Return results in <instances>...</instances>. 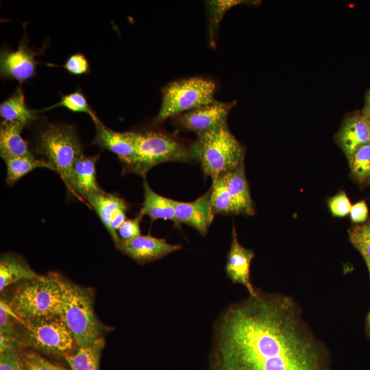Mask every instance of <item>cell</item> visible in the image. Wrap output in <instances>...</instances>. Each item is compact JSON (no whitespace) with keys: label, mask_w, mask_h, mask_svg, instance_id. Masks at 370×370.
<instances>
[{"label":"cell","mask_w":370,"mask_h":370,"mask_svg":"<svg viewBox=\"0 0 370 370\" xmlns=\"http://www.w3.org/2000/svg\"><path fill=\"white\" fill-rule=\"evenodd\" d=\"M214 370H325L322 345L289 297L258 291L214 328Z\"/></svg>","instance_id":"6da1fadb"},{"label":"cell","mask_w":370,"mask_h":370,"mask_svg":"<svg viewBox=\"0 0 370 370\" xmlns=\"http://www.w3.org/2000/svg\"><path fill=\"white\" fill-rule=\"evenodd\" d=\"M197 136L194 144L196 158L212 182L244 164V147L231 133L227 123Z\"/></svg>","instance_id":"7a4b0ae2"},{"label":"cell","mask_w":370,"mask_h":370,"mask_svg":"<svg viewBox=\"0 0 370 370\" xmlns=\"http://www.w3.org/2000/svg\"><path fill=\"white\" fill-rule=\"evenodd\" d=\"M60 317L71 331L76 345H90L101 337L102 325L93 309L90 291L60 278Z\"/></svg>","instance_id":"3957f363"},{"label":"cell","mask_w":370,"mask_h":370,"mask_svg":"<svg viewBox=\"0 0 370 370\" xmlns=\"http://www.w3.org/2000/svg\"><path fill=\"white\" fill-rule=\"evenodd\" d=\"M135 156L129 170L145 176L153 166L167 162H189L196 158L190 147L160 131L134 132Z\"/></svg>","instance_id":"277c9868"},{"label":"cell","mask_w":370,"mask_h":370,"mask_svg":"<svg viewBox=\"0 0 370 370\" xmlns=\"http://www.w3.org/2000/svg\"><path fill=\"white\" fill-rule=\"evenodd\" d=\"M60 277L55 273L25 282L16 291L11 308L19 321L60 316Z\"/></svg>","instance_id":"5b68a950"},{"label":"cell","mask_w":370,"mask_h":370,"mask_svg":"<svg viewBox=\"0 0 370 370\" xmlns=\"http://www.w3.org/2000/svg\"><path fill=\"white\" fill-rule=\"evenodd\" d=\"M38 151L47 157L69 191L82 199L75 191L73 168L76 160L83 153L73 130L69 126L47 125L39 134Z\"/></svg>","instance_id":"8992f818"},{"label":"cell","mask_w":370,"mask_h":370,"mask_svg":"<svg viewBox=\"0 0 370 370\" xmlns=\"http://www.w3.org/2000/svg\"><path fill=\"white\" fill-rule=\"evenodd\" d=\"M216 83L203 77H191L169 83L162 90V103L155 123L214 101Z\"/></svg>","instance_id":"52a82bcc"},{"label":"cell","mask_w":370,"mask_h":370,"mask_svg":"<svg viewBox=\"0 0 370 370\" xmlns=\"http://www.w3.org/2000/svg\"><path fill=\"white\" fill-rule=\"evenodd\" d=\"M20 321L23 328L20 336L22 345L63 356L76 345L71 331L60 316Z\"/></svg>","instance_id":"ba28073f"},{"label":"cell","mask_w":370,"mask_h":370,"mask_svg":"<svg viewBox=\"0 0 370 370\" xmlns=\"http://www.w3.org/2000/svg\"><path fill=\"white\" fill-rule=\"evenodd\" d=\"M236 101H214L175 116V123L197 136L227 123L228 114Z\"/></svg>","instance_id":"9c48e42d"},{"label":"cell","mask_w":370,"mask_h":370,"mask_svg":"<svg viewBox=\"0 0 370 370\" xmlns=\"http://www.w3.org/2000/svg\"><path fill=\"white\" fill-rule=\"evenodd\" d=\"M36 51L21 40L17 49H2L0 54V73L3 79H15L20 83L32 78L36 71L38 62Z\"/></svg>","instance_id":"30bf717a"},{"label":"cell","mask_w":370,"mask_h":370,"mask_svg":"<svg viewBox=\"0 0 370 370\" xmlns=\"http://www.w3.org/2000/svg\"><path fill=\"white\" fill-rule=\"evenodd\" d=\"M117 248L135 261L145 263L178 251L182 246L169 244L163 238L141 235L130 240L121 241Z\"/></svg>","instance_id":"8fae6325"},{"label":"cell","mask_w":370,"mask_h":370,"mask_svg":"<svg viewBox=\"0 0 370 370\" xmlns=\"http://www.w3.org/2000/svg\"><path fill=\"white\" fill-rule=\"evenodd\" d=\"M348 159L359 147L370 143V119L362 112L346 117L335 137Z\"/></svg>","instance_id":"7c38bea8"},{"label":"cell","mask_w":370,"mask_h":370,"mask_svg":"<svg viewBox=\"0 0 370 370\" xmlns=\"http://www.w3.org/2000/svg\"><path fill=\"white\" fill-rule=\"evenodd\" d=\"M210 194L211 189L191 202L174 200L175 217L179 225L187 224L201 235H206L214 217L210 203Z\"/></svg>","instance_id":"4fadbf2b"},{"label":"cell","mask_w":370,"mask_h":370,"mask_svg":"<svg viewBox=\"0 0 370 370\" xmlns=\"http://www.w3.org/2000/svg\"><path fill=\"white\" fill-rule=\"evenodd\" d=\"M254 253L243 247L238 241L235 227L232 229V238L227 255L225 271L233 283L244 286L251 296L258 293L251 282L250 266Z\"/></svg>","instance_id":"5bb4252c"},{"label":"cell","mask_w":370,"mask_h":370,"mask_svg":"<svg viewBox=\"0 0 370 370\" xmlns=\"http://www.w3.org/2000/svg\"><path fill=\"white\" fill-rule=\"evenodd\" d=\"M95 125L96 132L92 144L112 152L129 168L135 156L134 132H115L106 127L100 121Z\"/></svg>","instance_id":"9a60e30c"},{"label":"cell","mask_w":370,"mask_h":370,"mask_svg":"<svg viewBox=\"0 0 370 370\" xmlns=\"http://www.w3.org/2000/svg\"><path fill=\"white\" fill-rule=\"evenodd\" d=\"M99 158V155L87 156L82 153L75 161L73 168L75 188L81 199L103 190L96 176V164Z\"/></svg>","instance_id":"2e32d148"},{"label":"cell","mask_w":370,"mask_h":370,"mask_svg":"<svg viewBox=\"0 0 370 370\" xmlns=\"http://www.w3.org/2000/svg\"><path fill=\"white\" fill-rule=\"evenodd\" d=\"M241 214H253L254 207L245 176L244 164L221 176Z\"/></svg>","instance_id":"e0dca14e"},{"label":"cell","mask_w":370,"mask_h":370,"mask_svg":"<svg viewBox=\"0 0 370 370\" xmlns=\"http://www.w3.org/2000/svg\"><path fill=\"white\" fill-rule=\"evenodd\" d=\"M144 202L139 214L147 215L152 221L157 219L170 220L180 227L176 217L174 200L163 197L154 192L144 180Z\"/></svg>","instance_id":"ac0fdd59"},{"label":"cell","mask_w":370,"mask_h":370,"mask_svg":"<svg viewBox=\"0 0 370 370\" xmlns=\"http://www.w3.org/2000/svg\"><path fill=\"white\" fill-rule=\"evenodd\" d=\"M40 276L19 256L7 254L1 257L0 291L11 284L32 280Z\"/></svg>","instance_id":"d6986e66"},{"label":"cell","mask_w":370,"mask_h":370,"mask_svg":"<svg viewBox=\"0 0 370 370\" xmlns=\"http://www.w3.org/2000/svg\"><path fill=\"white\" fill-rule=\"evenodd\" d=\"M25 127L22 123L2 121L0 127V156L3 160L8 158L32 156L27 145L21 137Z\"/></svg>","instance_id":"ffe728a7"},{"label":"cell","mask_w":370,"mask_h":370,"mask_svg":"<svg viewBox=\"0 0 370 370\" xmlns=\"http://www.w3.org/2000/svg\"><path fill=\"white\" fill-rule=\"evenodd\" d=\"M94 208L108 232L113 216L120 210L127 208L125 201L117 195L102 190L86 198Z\"/></svg>","instance_id":"44dd1931"},{"label":"cell","mask_w":370,"mask_h":370,"mask_svg":"<svg viewBox=\"0 0 370 370\" xmlns=\"http://www.w3.org/2000/svg\"><path fill=\"white\" fill-rule=\"evenodd\" d=\"M105 342L99 338L90 345L79 347L73 354L64 355L71 370H99V360Z\"/></svg>","instance_id":"7402d4cb"},{"label":"cell","mask_w":370,"mask_h":370,"mask_svg":"<svg viewBox=\"0 0 370 370\" xmlns=\"http://www.w3.org/2000/svg\"><path fill=\"white\" fill-rule=\"evenodd\" d=\"M35 111L27 108L21 88L0 105V115L3 121L20 123L26 125L34 118Z\"/></svg>","instance_id":"603a6c76"},{"label":"cell","mask_w":370,"mask_h":370,"mask_svg":"<svg viewBox=\"0 0 370 370\" xmlns=\"http://www.w3.org/2000/svg\"><path fill=\"white\" fill-rule=\"evenodd\" d=\"M6 164V182L12 185L24 175L38 168L53 171L51 165L45 160L36 159L34 156L12 157L3 159Z\"/></svg>","instance_id":"cb8c5ba5"},{"label":"cell","mask_w":370,"mask_h":370,"mask_svg":"<svg viewBox=\"0 0 370 370\" xmlns=\"http://www.w3.org/2000/svg\"><path fill=\"white\" fill-rule=\"evenodd\" d=\"M210 189V203L214 213L241 214L221 177L212 183Z\"/></svg>","instance_id":"d4e9b609"},{"label":"cell","mask_w":370,"mask_h":370,"mask_svg":"<svg viewBox=\"0 0 370 370\" xmlns=\"http://www.w3.org/2000/svg\"><path fill=\"white\" fill-rule=\"evenodd\" d=\"M249 2L247 1L225 0V1H208V30L210 42L212 46L215 45V40L221 21L225 13L232 7Z\"/></svg>","instance_id":"484cf974"},{"label":"cell","mask_w":370,"mask_h":370,"mask_svg":"<svg viewBox=\"0 0 370 370\" xmlns=\"http://www.w3.org/2000/svg\"><path fill=\"white\" fill-rule=\"evenodd\" d=\"M353 175L360 181L370 179V143L359 147L349 158Z\"/></svg>","instance_id":"4316f807"},{"label":"cell","mask_w":370,"mask_h":370,"mask_svg":"<svg viewBox=\"0 0 370 370\" xmlns=\"http://www.w3.org/2000/svg\"><path fill=\"white\" fill-rule=\"evenodd\" d=\"M58 107H64L73 112L86 113L92 118L94 123L99 121L80 90L62 96L58 103L45 108L42 111H47Z\"/></svg>","instance_id":"83f0119b"},{"label":"cell","mask_w":370,"mask_h":370,"mask_svg":"<svg viewBox=\"0 0 370 370\" xmlns=\"http://www.w3.org/2000/svg\"><path fill=\"white\" fill-rule=\"evenodd\" d=\"M349 241L360 253L365 262H370V221L348 231Z\"/></svg>","instance_id":"f1b7e54d"},{"label":"cell","mask_w":370,"mask_h":370,"mask_svg":"<svg viewBox=\"0 0 370 370\" xmlns=\"http://www.w3.org/2000/svg\"><path fill=\"white\" fill-rule=\"evenodd\" d=\"M14 313L11 307L1 300L0 304V335L21 340L14 326Z\"/></svg>","instance_id":"f546056e"},{"label":"cell","mask_w":370,"mask_h":370,"mask_svg":"<svg viewBox=\"0 0 370 370\" xmlns=\"http://www.w3.org/2000/svg\"><path fill=\"white\" fill-rule=\"evenodd\" d=\"M23 370H54L55 365L35 352H25L21 355Z\"/></svg>","instance_id":"4dcf8cb0"},{"label":"cell","mask_w":370,"mask_h":370,"mask_svg":"<svg viewBox=\"0 0 370 370\" xmlns=\"http://www.w3.org/2000/svg\"><path fill=\"white\" fill-rule=\"evenodd\" d=\"M328 207L333 216L343 217L349 213L352 204L345 193L342 191L328 200Z\"/></svg>","instance_id":"1f68e13d"},{"label":"cell","mask_w":370,"mask_h":370,"mask_svg":"<svg viewBox=\"0 0 370 370\" xmlns=\"http://www.w3.org/2000/svg\"><path fill=\"white\" fill-rule=\"evenodd\" d=\"M143 216L138 214L134 219H127L117 230L121 241H127L141 236L140 223Z\"/></svg>","instance_id":"d6a6232c"},{"label":"cell","mask_w":370,"mask_h":370,"mask_svg":"<svg viewBox=\"0 0 370 370\" xmlns=\"http://www.w3.org/2000/svg\"><path fill=\"white\" fill-rule=\"evenodd\" d=\"M63 66L73 75H83L90 71V66L86 58L79 53L71 56Z\"/></svg>","instance_id":"836d02e7"},{"label":"cell","mask_w":370,"mask_h":370,"mask_svg":"<svg viewBox=\"0 0 370 370\" xmlns=\"http://www.w3.org/2000/svg\"><path fill=\"white\" fill-rule=\"evenodd\" d=\"M21 356L17 351L0 353V370H22Z\"/></svg>","instance_id":"e575fe53"},{"label":"cell","mask_w":370,"mask_h":370,"mask_svg":"<svg viewBox=\"0 0 370 370\" xmlns=\"http://www.w3.org/2000/svg\"><path fill=\"white\" fill-rule=\"evenodd\" d=\"M350 218L354 223H364L368 217V208L364 201H360L352 206Z\"/></svg>","instance_id":"d590c367"},{"label":"cell","mask_w":370,"mask_h":370,"mask_svg":"<svg viewBox=\"0 0 370 370\" xmlns=\"http://www.w3.org/2000/svg\"><path fill=\"white\" fill-rule=\"evenodd\" d=\"M361 112L365 116L370 119V89L366 94L365 104Z\"/></svg>","instance_id":"8d00e7d4"},{"label":"cell","mask_w":370,"mask_h":370,"mask_svg":"<svg viewBox=\"0 0 370 370\" xmlns=\"http://www.w3.org/2000/svg\"><path fill=\"white\" fill-rule=\"evenodd\" d=\"M369 270V275H370V262H365ZM367 330L368 335L370 337V310L369 312V314L367 315Z\"/></svg>","instance_id":"74e56055"},{"label":"cell","mask_w":370,"mask_h":370,"mask_svg":"<svg viewBox=\"0 0 370 370\" xmlns=\"http://www.w3.org/2000/svg\"><path fill=\"white\" fill-rule=\"evenodd\" d=\"M54 370H68V369H66L64 368H62L60 366H57V365H55V369Z\"/></svg>","instance_id":"f35d334b"},{"label":"cell","mask_w":370,"mask_h":370,"mask_svg":"<svg viewBox=\"0 0 370 370\" xmlns=\"http://www.w3.org/2000/svg\"><path fill=\"white\" fill-rule=\"evenodd\" d=\"M22 370H23V369H22Z\"/></svg>","instance_id":"ab89813d"}]
</instances>
